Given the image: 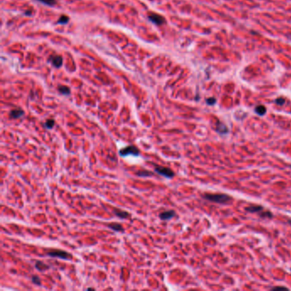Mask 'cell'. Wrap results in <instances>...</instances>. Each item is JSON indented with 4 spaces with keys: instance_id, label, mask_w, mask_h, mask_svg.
Instances as JSON below:
<instances>
[{
    "instance_id": "obj_1",
    "label": "cell",
    "mask_w": 291,
    "mask_h": 291,
    "mask_svg": "<svg viewBox=\"0 0 291 291\" xmlns=\"http://www.w3.org/2000/svg\"><path fill=\"white\" fill-rule=\"evenodd\" d=\"M202 197L204 199L216 203L220 204H227L231 201H232V197L226 194H212V193H205L202 195Z\"/></svg>"
},
{
    "instance_id": "obj_2",
    "label": "cell",
    "mask_w": 291,
    "mask_h": 291,
    "mask_svg": "<svg viewBox=\"0 0 291 291\" xmlns=\"http://www.w3.org/2000/svg\"><path fill=\"white\" fill-rule=\"evenodd\" d=\"M140 154V150L138 149V147L134 145H128L126 146L125 148H122L120 150V155L121 156H127V155H135V156H138Z\"/></svg>"
},
{
    "instance_id": "obj_3",
    "label": "cell",
    "mask_w": 291,
    "mask_h": 291,
    "mask_svg": "<svg viewBox=\"0 0 291 291\" xmlns=\"http://www.w3.org/2000/svg\"><path fill=\"white\" fill-rule=\"evenodd\" d=\"M155 171L157 173L162 175V176L167 178V179H172L175 175L174 172L172 169H170V168H168L166 166H155Z\"/></svg>"
},
{
    "instance_id": "obj_4",
    "label": "cell",
    "mask_w": 291,
    "mask_h": 291,
    "mask_svg": "<svg viewBox=\"0 0 291 291\" xmlns=\"http://www.w3.org/2000/svg\"><path fill=\"white\" fill-rule=\"evenodd\" d=\"M47 255L53 258H59L62 260H68V258L70 257V255L68 253L60 249H53L51 251H49Z\"/></svg>"
},
{
    "instance_id": "obj_5",
    "label": "cell",
    "mask_w": 291,
    "mask_h": 291,
    "mask_svg": "<svg viewBox=\"0 0 291 291\" xmlns=\"http://www.w3.org/2000/svg\"><path fill=\"white\" fill-rule=\"evenodd\" d=\"M148 18H149V20L151 22H153L154 24L158 25V26L162 25V24H164L166 22V20H165V18H164L162 16H161L159 14H155V13H150V14H149Z\"/></svg>"
},
{
    "instance_id": "obj_6",
    "label": "cell",
    "mask_w": 291,
    "mask_h": 291,
    "mask_svg": "<svg viewBox=\"0 0 291 291\" xmlns=\"http://www.w3.org/2000/svg\"><path fill=\"white\" fill-rule=\"evenodd\" d=\"M49 62H51L52 63V65L59 68L62 67V55H51L50 58H49Z\"/></svg>"
},
{
    "instance_id": "obj_7",
    "label": "cell",
    "mask_w": 291,
    "mask_h": 291,
    "mask_svg": "<svg viewBox=\"0 0 291 291\" xmlns=\"http://www.w3.org/2000/svg\"><path fill=\"white\" fill-rule=\"evenodd\" d=\"M173 216H175V211H173V210L164 211L162 213H161L160 215H159V217L162 220H168V219L173 218Z\"/></svg>"
},
{
    "instance_id": "obj_8",
    "label": "cell",
    "mask_w": 291,
    "mask_h": 291,
    "mask_svg": "<svg viewBox=\"0 0 291 291\" xmlns=\"http://www.w3.org/2000/svg\"><path fill=\"white\" fill-rule=\"evenodd\" d=\"M114 214L120 218H130V214L126 212V211H123V210H121L119 208H114Z\"/></svg>"
},
{
    "instance_id": "obj_9",
    "label": "cell",
    "mask_w": 291,
    "mask_h": 291,
    "mask_svg": "<svg viewBox=\"0 0 291 291\" xmlns=\"http://www.w3.org/2000/svg\"><path fill=\"white\" fill-rule=\"evenodd\" d=\"M24 114V111L21 109H12L10 112V116L13 119H18Z\"/></svg>"
},
{
    "instance_id": "obj_10",
    "label": "cell",
    "mask_w": 291,
    "mask_h": 291,
    "mask_svg": "<svg viewBox=\"0 0 291 291\" xmlns=\"http://www.w3.org/2000/svg\"><path fill=\"white\" fill-rule=\"evenodd\" d=\"M245 210L247 212H249V213H259V212L264 210V208H263V207H261L260 205H251V206L246 207Z\"/></svg>"
},
{
    "instance_id": "obj_11",
    "label": "cell",
    "mask_w": 291,
    "mask_h": 291,
    "mask_svg": "<svg viewBox=\"0 0 291 291\" xmlns=\"http://www.w3.org/2000/svg\"><path fill=\"white\" fill-rule=\"evenodd\" d=\"M216 131H218V133H220V134H226V133H228V131H229V130H228L227 127H226L224 123H220V122H218V123H217Z\"/></svg>"
},
{
    "instance_id": "obj_12",
    "label": "cell",
    "mask_w": 291,
    "mask_h": 291,
    "mask_svg": "<svg viewBox=\"0 0 291 291\" xmlns=\"http://www.w3.org/2000/svg\"><path fill=\"white\" fill-rule=\"evenodd\" d=\"M108 227L110 228L111 230L114 231H118V232L123 231V226L121 224H119V223H111V224H109Z\"/></svg>"
},
{
    "instance_id": "obj_13",
    "label": "cell",
    "mask_w": 291,
    "mask_h": 291,
    "mask_svg": "<svg viewBox=\"0 0 291 291\" xmlns=\"http://www.w3.org/2000/svg\"><path fill=\"white\" fill-rule=\"evenodd\" d=\"M35 267H36L38 270L42 271V272H44V271H45V270H47V269L50 268L49 266H47L46 264H45L42 261H37L36 264H35Z\"/></svg>"
},
{
    "instance_id": "obj_14",
    "label": "cell",
    "mask_w": 291,
    "mask_h": 291,
    "mask_svg": "<svg viewBox=\"0 0 291 291\" xmlns=\"http://www.w3.org/2000/svg\"><path fill=\"white\" fill-rule=\"evenodd\" d=\"M58 91H59L61 94H62V95H66V96H68V95L70 94V89H69V87H68V86H60L58 87Z\"/></svg>"
},
{
    "instance_id": "obj_15",
    "label": "cell",
    "mask_w": 291,
    "mask_h": 291,
    "mask_svg": "<svg viewBox=\"0 0 291 291\" xmlns=\"http://www.w3.org/2000/svg\"><path fill=\"white\" fill-rule=\"evenodd\" d=\"M255 112L259 114V115H264L266 113V108L263 105H259L255 108Z\"/></svg>"
},
{
    "instance_id": "obj_16",
    "label": "cell",
    "mask_w": 291,
    "mask_h": 291,
    "mask_svg": "<svg viewBox=\"0 0 291 291\" xmlns=\"http://www.w3.org/2000/svg\"><path fill=\"white\" fill-rule=\"evenodd\" d=\"M45 5H48V6H54L55 4H56V0H37Z\"/></svg>"
},
{
    "instance_id": "obj_17",
    "label": "cell",
    "mask_w": 291,
    "mask_h": 291,
    "mask_svg": "<svg viewBox=\"0 0 291 291\" xmlns=\"http://www.w3.org/2000/svg\"><path fill=\"white\" fill-rule=\"evenodd\" d=\"M136 174H137L138 176H140V177H144H144H148V176H151L153 173H150V172L145 171V170H140V171L137 172Z\"/></svg>"
},
{
    "instance_id": "obj_18",
    "label": "cell",
    "mask_w": 291,
    "mask_h": 291,
    "mask_svg": "<svg viewBox=\"0 0 291 291\" xmlns=\"http://www.w3.org/2000/svg\"><path fill=\"white\" fill-rule=\"evenodd\" d=\"M68 21H69V17L68 16H62L60 18H59V20L57 21V24H67L68 22Z\"/></svg>"
},
{
    "instance_id": "obj_19",
    "label": "cell",
    "mask_w": 291,
    "mask_h": 291,
    "mask_svg": "<svg viewBox=\"0 0 291 291\" xmlns=\"http://www.w3.org/2000/svg\"><path fill=\"white\" fill-rule=\"evenodd\" d=\"M55 125V121L52 119H49L45 121V127L48 129H52V127H54Z\"/></svg>"
},
{
    "instance_id": "obj_20",
    "label": "cell",
    "mask_w": 291,
    "mask_h": 291,
    "mask_svg": "<svg viewBox=\"0 0 291 291\" xmlns=\"http://www.w3.org/2000/svg\"><path fill=\"white\" fill-rule=\"evenodd\" d=\"M32 281H33V283H34V284H36V285H41L40 283H41V281H40V279H39V277H38V276H33V277H32Z\"/></svg>"
},
{
    "instance_id": "obj_21",
    "label": "cell",
    "mask_w": 291,
    "mask_h": 291,
    "mask_svg": "<svg viewBox=\"0 0 291 291\" xmlns=\"http://www.w3.org/2000/svg\"><path fill=\"white\" fill-rule=\"evenodd\" d=\"M275 103H276L277 105L282 106V105L284 104V103H285V99L283 98V97H278V98H277V99L275 100Z\"/></svg>"
},
{
    "instance_id": "obj_22",
    "label": "cell",
    "mask_w": 291,
    "mask_h": 291,
    "mask_svg": "<svg viewBox=\"0 0 291 291\" xmlns=\"http://www.w3.org/2000/svg\"><path fill=\"white\" fill-rule=\"evenodd\" d=\"M261 217H263V218H273V214L271 213V212H264V213H261L260 214Z\"/></svg>"
},
{
    "instance_id": "obj_23",
    "label": "cell",
    "mask_w": 291,
    "mask_h": 291,
    "mask_svg": "<svg viewBox=\"0 0 291 291\" xmlns=\"http://www.w3.org/2000/svg\"><path fill=\"white\" fill-rule=\"evenodd\" d=\"M206 102H207V103L208 105H214V104H215V103H216V99H215L214 97H210V98L207 99Z\"/></svg>"
},
{
    "instance_id": "obj_24",
    "label": "cell",
    "mask_w": 291,
    "mask_h": 291,
    "mask_svg": "<svg viewBox=\"0 0 291 291\" xmlns=\"http://www.w3.org/2000/svg\"><path fill=\"white\" fill-rule=\"evenodd\" d=\"M273 290H288L287 288L285 287H283V286H278V287H274V288H272Z\"/></svg>"
},
{
    "instance_id": "obj_25",
    "label": "cell",
    "mask_w": 291,
    "mask_h": 291,
    "mask_svg": "<svg viewBox=\"0 0 291 291\" xmlns=\"http://www.w3.org/2000/svg\"><path fill=\"white\" fill-rule=\"evenodd\" d=\"M31 14H32V10H27V11L25 12V15H26V16H31Z\"/></svg>"
}]
</instances>
